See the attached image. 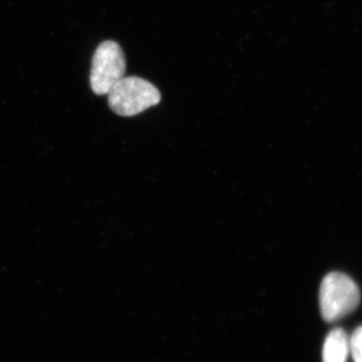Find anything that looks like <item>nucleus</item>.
I'll return each mask as SVG.
<instances>
[{
    "mask_svg": "<svg viewBox=\"0 0 362 362\" xmlns=\"http://www.w3.org/2000/svg\"><path fill=\"white\" fill-rule=\"evenodd\" d=\"M349 350L354 362H362V326L352 333L349 339Z\"/></svg>",
    "mask_w": 362,
    "mask_h": 362,
    "instance_id": "nucleus-5",
    "label": "nucleus"
},
{
    "mask_svg": "<svg viewBox=\"0 0 362 362\" xmlns=\"http://www.w3.org/2000/svg\"><path fill=\"white\" fill-rule=\"evenodd\" d=\"M126 59L122 47L114 40L101 42L93 54L90 84L99 96L108 95L114 86L124 78Z\"/></svg>",
    "mask_w": 362,
    "mask_h": 362,
    "instance_id": "nucleus-3",
    "label": "nucleus"
},
{
    "mask_svg": "<svg viewBox=\"0 0 362 362\" xmlns=\"http://www.w3.org/2000/svg\"><path fill=\"white\" fill-rule=\"evenodd\" d=\"M361 302L358 286L345 274L333 272L324 277L319 303L324 320L335 322L356 310Z\"/></svg>",
    "mask_w": 362,
    "mask_h": 362,
    "instance_id": "nucleus-1",
    "label": "nucleus"
},
{
    "mask_svg": "<svg viewBox=\"0 0 362 362\" xmlns=\"http://www.w3.org/2000/svg\"><path fill=\"white\" fill-rule=\"evenodd\" d=\"M160 100V92L156 86L139 77L121 78L108 94L111 110L122 117L138 115Z\"/></svg>",
    "mask_w": 362,
    "mask_h": 362,
    "instance_id": "nucleus-2",
    "label": "nucleus"
},
{
    "mask_svg": "<svg viewBox=\"0 0 362 362\" xmlns=\"http://www.w3.org/2000/svg\"><path fill=\"white\" fill-rule=\"evenodd\" d=\"M350 354L349 338L341 328H335L323 345V362H346Z\"/></svg>",
    "mask_w": 362,
    "mask_h": 362,
    "instance_id": "nucleus-4",
    "label": "nucleus"
}]
</instances>
